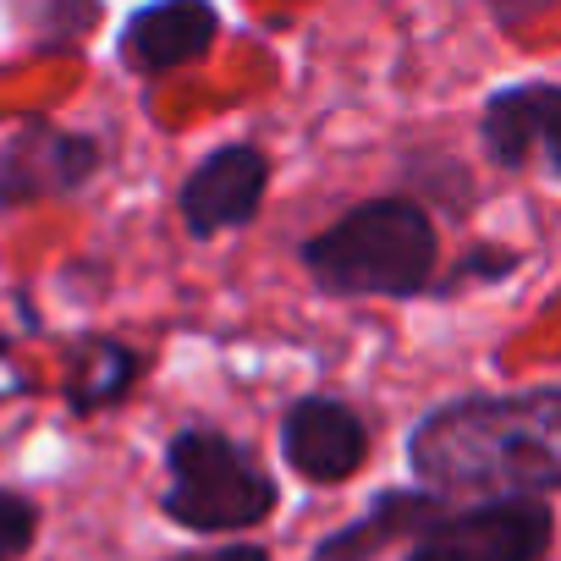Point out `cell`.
<instances>
[{"instance_id":"cell-5","label":"cell","mask_w":561,"mask_h":561,"mask_svg":"<svg viewBox=\"0 0 561 561\" xmlns=\"http://www.w3.org/2000/svg\"><path fill=\"white\" fill-rule=\"evenodd\" d=\"M484 154L501 171L550 165L561 176V83H506L479 116Z\"/></svg>"},{"instance_id":"cell-6","label":"cell","mask_w":561,"mask_h":561,"mask_svg":"<svg viewBox=\"0 0 561 561\" xmlns=\"http://www.w3.org/2000/svg\"><path fill=\"white\" fill-rule=\"evenodd\" d=\"M280 451L314 484H342L369 462V424L336 397H298L280 419Z\"/></svg>"},{"instance_id":"cell-7","label":"cell","mask_w":561,"mask_h":561,"mask_svg":"<svg viewBox=\"0 0 561 561\" xmlns=\"http://www.w3.org/2000/svg\"><path fill=\"white\" fill-rule=\"evenodd\" d=\"M94 165H100V144L89 133H61L50 122H34L0 149V209L72 193L94 176Z\"/></svg>"},{"instance_id":"cell-3","label":"cell","mask_w":561,"mask_h":561,"mask_svg":"<svg viewBox=\"0 0 561 561\" xmlns=\"http://www.w3.org/2000/svg\"><path fill=\"white\" fill-rule=\"evenodd\" d=\"M165 517L193 534H237L259 528L275 512V479L220 430H182L165 446Z\"/></svg>"},{"instance_id":"cell-4","label":"cell","mask_w":561,"mask_h":561,"mask_svg":"<svg viewBox=\"0 0 561 561\" xmlns=\"http://www.w3.org/2000/svg\"><path fill=\"white\" fill-rule=\"evenodd\" d=\"M556 517L545 501H473L468 512L435 517L408 561H545Z\"/></svg>"},{"instance_id":"cell-2","label":"cell","mask_w":561,"mask_h":561,"mask_svg":"<svg viewBox=\"0 0 561 561\" xmlns=\"http://www.w3.org/2000/svg\"><path fill=\"white\" fill-rule=\"evenodd\" d=\"M298 259L331 298H419L435 287L440 237L424 204L369 198L309 237Z\"/></svg>"},{"instance_id":"cell-8","label":"cell","mask_w":561,"mask_h":561,"mask_svg":"<svg viewBox=\"0 0 561 561\" xmlns=\"http://www.w3.org/2000/svg\"><path fill=\"white\" fill-rule=\"evenodd\" d=\"M270 187V160L253 144H226L209 160L193 165V176L182 182V220L193 237H215V231H237L259 215Z\"/></svg>"},{"instance_id":"cell-1","label":"cell","mask_w":561,"mask_h":561,"mask_svg":"<svg viewBox=\"0 0 561 561\" xmlns=\"http://www.w3.org/2000/svg\"><path fill=\"white\" fill-rule=\"evenodd\" d=\"M408 462L430 495L539 501L561 490V386L457 397L419 419Z\"/></svg>"},{"instance_id":"cell-12","label":"cell","mask_w":561,"mask_h":561,"mask_svg":"<svg viewBox=\"0 0 561 561\" xmlns=\"http://www.w3.org/2000/svg\"><path fill=\"white\" fill-rule=\"evenodd\" d=\"M34 528H39L34 501L0 490V561H23V550L34 545Z\"/></svg>"},{"instance_id":"cell-13","label":"cell","mask_w":561,"mask_h":561,"mask_svg":"<svg viewBox=\"0 0 561 561\" xmlns=\"http://www.w3.org/2000/svg\"><path fill=\"white\" fill-rule=\"evenodd\" d=\"M171 561H270V550L264 545H220V550H187Z\"/></svg>"},{"instance_id":"cell-9","label":"cell","mask_w":561,"mask_h":561,"mask_svg":"<svg viewBox=\"0 0 561 561\" xmlns=\"http://www.w3.org/2000/svg\"><path fill=\"white\" fill-rule=\"evenodd\" d=\"M220 34V18L198 0H171V7H144L127 18V34H122V56L127 67L138 72H171V67H187L198 61Z\"/></svg>"},{"instance_id":"cell-10","label":"cell","mask_w":561,"mask_h":561,"mask_svg":"<svg viewBox=\"0 0 561 561\" xmlns=\"http://www.w3.org/2000/svg\"><path fill=\"white\" fill-rule=\"evenodd\" d=\"M440 517V495H430V490H391V495H380L358 523H347L342 534H331L320 550H314V561H369L380 545H391L402 528H430Z\"/></svg>"},{"instance_id":"cell-11","label":"cell","mask_w":561,"mask_h":561,"mask_svg":"<svg viewBox=\"0 0 561 561\" xmlns=\"http://www.w3.org/2000/svg\"><path fill=\"white\" fill-rule=\"evenodd\" d=\"M138 353L133 347H116V342H94L83 358H78V375H72V408L78 413H94V408H111L133 391L138 380Z\"/></svg>"}]
</instances>
